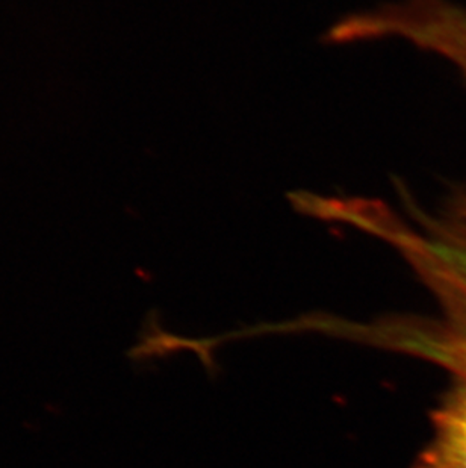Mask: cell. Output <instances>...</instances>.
<instances>
[{"instance_id": "cell-1", "label": "cell", "mask_w": 466, "mask_h": 468, "mask_svg": "<svg viewBox=\"0 0 466 468\" xmlns=\"http://www.w3.org/2000/svg\"><path fill=\"white\" fill-rule=\"evenodd\" d=\"M391 246L403 255L444 311L440 322L415 323L401 332L406 350L466 378V225L409 200Z\"/></svg>"}, {"instance_id": "cell-3", "label": "cell", "mask_w": 466, "mask_h": 468, "mask_svg": "<svg viewBox=\"0 0 466 468\" xmlns=\"http://www.w3.org/2000/svg\"><path fill=\"white\" fill-rule=\"evenodd\" d=\"M433 435L417 468H466V378L456 379L433 416Z\"/></svg>"}, {"instance_id": "cell-2", "label": "cell", "mask_w": 466, "mask_h": 468, "mask_svg": "<svg viewBox=\"0 0 466 468\" xmlns=\"http://www.w3.org/2000/svg\"><path fill=\"white\" fill-rule=\"evenodd\" d=\"M401 38L453 64L466 82V6L453 0H400L348 14L330 27L329 45Z\"/></svg>"}]
</instances>
